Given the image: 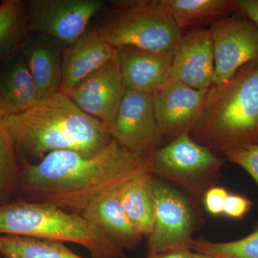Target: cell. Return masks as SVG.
<instances>
[{
    "label": "cell",
    "instance_id": "cell-7",
    "mask_svg": "<svg viewBox=\"0 0 258 258\" xmlns=\"http://www.w3.org/2000/svg\"><path fill=\"white\" fill-rule=\"evenodd\" d=\"M153 228L147 237V256L174 250H191L198 227L195 203L182 191L153 175Z\"/></svg>",
    "mask_w": 258,
    "mask_h": 258
},
{
    "label": "cell",
    "instance_id": "cell-5",
    "mask_svg": "<svg viewBox=\"0 0 258 258\" xmlns=\"http://www.w3.org/2000/svg\"><path fill=\"white\" fill-rule=\"evenodd\" d=\"M113 14L96 30L114 47H133L174 56L181 42V30L161 0H131L117 3Z\"/></svg>",
    "mask_w": 258,
    "mask_h": 258
},
{
    "label": "cell",
    "instance_id": "cell-2",
    "mask_svg": "<svg viewBox=\"0 0 258 258\" xmlns=\"http://www.w3.org/2000/svg\"><path fill=\"white\" fill-rule=\"evenodd\" d=\"M3 126L20 161L36 163L47 154L72 151L91 157L112 141L109 128L60 91L28 111L5 116Z\"/></svg>",
    "mask_w": 258,
    "mask_h": 258
},
{
    "label": "cell",
    "instance_id": "cell-8",
    "mask_svg": "<svg viewBox=\"0 0 258 258\" xmlns=\"http://www.w3.org/2000/svg\"><path fill=\"white\" fill-rule=\"evenodd\" d=\"M214 55L212 86L230 81L246 64L258 60V29L242 15L210 25Z\"/></svg>",
    "mask_w": 258,
    "mask_h": 258
},
{
    "label": "cell",
    "instance_id": "cell-16",
    "mask_svg": "<svg viewBox=\"0 0 258 258\" xmlns=\"http://www.w3.org/2000/svg\"><path fill=\"white\" fill-rule=\"evenodd\" d=\"M120 187L100 195L81 215L123 249H134L144 237L136 230L122 207Z\"/></svg>",
    "mask_w": 258,
    "mask_h": 258
},
{
    "label": "cell",
    "instance_id": "cell-17",
    "mask_svg": "<svg viewBox=\"0 0 258 258\" xmlns=\"http://www.w3.org/2000/svg\"><path fill=\"white\" fill-rule=\"evenodd\" d=\"M179 30H198L237 13V0H161Z\"/></svg>",
    "mask_w": 258,
    "mask_h": 258
},
{
    "label": "cell",
    "instance_id": "cell-9",
    "mask_svg": "<svg viewBox=\"0 0 258 258\" xmlns=\"http://www.w3.org/2000/svg\"><path fill=\"white\" fill-rule=\"evenodd\" d=\"M29 5V30L70 46L86 32L103 3L99 0H32Z\"/></svg>",
    "mask_w": 258,
    "mask_h": 258
},
{
    "label": "cell",
    "instance_id": "cell-24",
    "mask_svg": "<svg viewBox=\"0 0 258 258\" xmlns=\"http://www.w3.org/2000/svg\"><path fill=\"white\" fill-rule=\"evenodd\" d=\"M25 22L21 1L7 0L0 4V49L13 41Z\"/></svg>",
    "mask_w": 258,
    "mask_h": 258
},
{
    "label": "cell",
    "instance_id": "cell-1",
    "mask_svg": "<svg viewBox=\"0 0 258 258\" xmlns=\"http://www.w3.org/2000/svg\"><path fill=\"white\" fill-rule=\"evenodd\" d=\"M155 150L145 154L131 152L112 139L91 157L59 151L38 162L20 161L15 200L48 204L81 215L100 195L151 171Z\"/></svg>",
    "mask_w": 258,
    "mask_h": 258
},
{
    "label": "cell",
    "instance_id": "cell-4",
    "mask_svg": "<svg viewBox=\"0 0 258 258\" xmlns=\"http://www.w3.org/2000/svg\"><path fill=\"white\" fill-rule=\"evenodd\" d=\"M0 234L82 246L91 258H125L124 249L80 214L15 200L0 205Z\"/></svg>",
    "mask_w": 258,
    "mask_h": 258
},
{
    "label": "cell",
    "instance_id": "cell-22",
    "mask_svg": "<svg viewBox=\"0 0 258 258\" xmlns=\"http://www.w3.org/2000/svg\"><path fill=\"white\" fill-rule=\"evenodd\" d=\"M191 251L217 258H258V222L246 237L230 242H216L193 239Z\"/></svg>",
    "mask_w": 258,
    "mask_h": 258
},
{
    "label": "cell",
    "instance_id": "cell-12",
    "mask_svg": "<svg viewBox=\"0 0 258 258\" xmlns=\"http://www.w3.org/2000/svg\"><path fill=\"white\" fill-rule=\"evenodd\" d=\"M208 91L194 89L171 80L153 96L161 135L169 142L195 128L203 111Z\"/></svg>",
    "mask_w": 258,
    "mask_h": 258
},
{
    "label": "cell",
    "instance_id": "cell-11",
    "mask_svg": "<svg viewBox=\"0 0 258 258\" xmlns=\"http://www.w3.org/2000/svg\"><path fill=\"white\" fill-rule=\"evenodd\" d=\"M125 92L116 51L111 60L81 81L68 96L110 131Z\"/></svg>",
    "mask_w": 258,
    "mask_h": 258
},
{
    "label": "cell",
    "instance_id": "cell-18",
    "mask_svg": "<svg viewBox=\"0 0 258 258\" xmlns=\"http://www.w3.org/2000/svg\"><path fill=\"white\" fill-rule=\"evenodd\" d=\"M152 179V171H147L128 180L119 189L120 202L127 217L144 237L150 235L154 224Z\"/></svg>",
    "mask_w": 258,
    "mask_h": 258
},
{
    "label": "cell",
    "instance_id": "cell-21",
    "mask_svg": "<svg viewBox=\"0 0 258 258\" xmlns=\"http://www.w3.org/2000/svg\"><path fill=\"white\" fill-rule=\"evenodd\" d=\"M3 258H86L75 253L64 243L23 236L0 234Z\"/></svg>",
    "mask_w": 258,
    "mask_h": 258
},
{
    "label": "cell",
    "instance_id": "cell-32",
    "mask_svg": "<svg viewBox=\"0 0 258 258\" xmlns=\"http://www.w3.org/2000/svg\"><path fill=\"white\" fill-rule=\"evenodd\" d=\"M0 258H3V257H2L1 256H0Z\"/></svg>",
    "mask_w": 258,
    "mask_h": 258
},
{
    "label": "cell",
    "instance_id": "cell-13",
    "mask_svg": "<svg viewBox=\"0 0 258 258\" xmlns=\"http://www.w3.org/2000/svg\"><path fill=\"white\" fill-rule=\"evenodd\" d=\"M214 55L209 29L182 35L171 62V80L194 89L208 91L212 86Z\"/></svg>",
    "mask_w": 258,
    "mask_h": 258
},
{
    "label": "cell",
    "instance_id": "cell-20",
    "mask_svg": "<svg viewBox=\"0 0 258 258\" xmlns=\"http://www.w3.org/2000/svg\"><path fill=\"white\" fill-rule=\"evenodd\" d=\"M38 101L26 61L18 60L0 78V111L5 117L18 115Z\"/></svg>",
    "mask_w": 258,
    "mask_h": 258
},
{
    "label": "cell",
    "instance_id": "cell-14",
    "mask_svg": "<svg viewBox=\"0 0 258 258\" xmlns=\"http://www.w3.org/2000/svg\"><path fill=\"white\" fill-rule=\"evenodd\" d=\"M116 55V49L96 30L86 32L64 51L60 91L68 96L81 81L101 69Z\"/></svg>",
    "mask_w": 258,
    "mask_h": 258
},
{
    "label": "cell",
    "instance_id": "cell-19",
    "mask_svg": "<svg viewBox=\"0 0 258 258\" xmlns=\"http://www.w3.org/2000/svg\"><path fill=\"white\" fill-rule=\"evenodd\" d=\"M26 63L39 101L60 91L62 60L57 45L43 40L32 44L27 50Z\"/></svg>",
    "mask_w": 258,
    "mask_h": 258
},
{
    "label": "cell",
    "instance_id": "cell-15",
    "mask_svg": "<svg viewBox=\"0 0 258 258\" xmlns=\"http://www.w3.org/2000/svg\"><path fill=\"white\" fill-rule=\"evenodd\" d=\"M115 49L126 91L154 94L171 81L172 56L133 47Z\"/></svg>",
    "mask_w": 258,
    "mask_h": 258
},
{
    "label": "cell",
    "instance_id": "cell-31",
    "mask_svg": "<svg viewBox=\"0 0 258 258\" xmlns=\"http://www.w3.org/2000/svg\"><path fill=\"white\" fill-rule=\"evenodd\" d=\"M5 115L3 114L1 111H0V128L3 127V120H4Z\"/></svg>",
    "mask_w": 258,
    "mask_h": 258
},
{
    "label": "cell",
    "instance_id": "cell-3",
    "mask_svg": "<svg viewBox=\"0 0 258 258\" xmlns=\"http://www.w3.org/2000/svg\"><path fill=\"white\" fill-rule=\"evenodd\" d=\"M190 135L222 157L232 148L258 144V60L224 84L211 86Z\"/></svg>",
    "mask_w": 258,
    "mask_h": 258
},
{
    "label": "cell",
    "instance_id": "cell-27",
    "mask_svg": "<svg viewBox=\"0 0 258 258\" xmlns=\"http://www.w3.org/2000/svg\"><path fill=\"white\" fill-rule=\"evenodd\" d=\"M229 192L225 187L214 186L204 195L203 203L205 210L212 216L223 215L224 206Z\"/></svg>",
    "mask_w": 258,
    "mask_h": 258
},
{
    "label": "cell",
    "instance_id": "cell-28",
    "mask_svg": "<svg viewBox=\"0 0 258 258\" xmlns=\"http://www.w3.org/2000/svg\"><path fill=\"white\" fill-rule=\"evenodd\" d=\"M237 11L258 29V0H237Z\"/></svg>",
    "mask_w": 258,
    "mask_h": 258
},
{
    "label": "cell",
    "instance_id": "cell-30",
    "mask_svg": "<svg viewBox=\"0 0 258 258\" xmlns=\"http://www.w3.org/2000/svg\"><path fill=\"white\" fill-rule=\"evenodd\" d=\"M191 258H217L213 257V256L208 255L203 253H199V252H191Z\"/></svg>",
    "mask_w": 258,
    "mask_h": 258
},
{
    "label": "cell",
    "instance_id": "cell-23",
    "mask_svg": "<svg viewBox=\"0 0 258 258\" xmlns=\"http://www.w3.org/2000/svg\"><path fill=\"white\" fill-rule=\"evenodd\" d=\"M20 172L18 154L3 126L0 128V205L16 199Z\"/></svg>",
    "mask_w": 258,
    "mask_h": 258
},
{
    "label": "cell",
    "instance_id": "cell-10",
    "mask_svg": "<svg viewBox=\"0 0 258 258\" xmlns=\"http://www.w3.org/2000/svg\"><path fill=\"white\" fill-rule=\"evenodd\" d=\"M153 94L126 91L111 129L112 139L129 152L145 154L161 147Z\"/></svg>",
    "mask_w": 258,
    "mask_h": 258
},
{
    "label": "cell",
    "instance_id": "cell-29",
    "mask_svg": "<svg viewBox=\"0 0 258 258\" xmlns=\"http://www.w3.org/2000/svg\"><path fill=\"white\" fill-rule=\"evenodd\" d=\"M191 250H174L155 255L147 256V258H191Z\"/></svg>",
    "mask_w": 258,
    "mask_h": 258
},
{
    "label": "cell",
    "instance_id": "cell-6",
    "mask_svg": "<svg viewBox=\"0 0 258 258\" xmlns=\"http://www.w3.org/2000/svg\"><path fill=\"white\" fill-rule=\"evenodd\" d=\"M225 162V158L184 132L154 151L151 171L194 203H203L207 190L216 186Z\"/></svg>",
    "mask_w": 258,
    "mask_h": 258
},
{
    "label": "cell",
    "instance_id": "cell-26",
    "mask_svg": "<svg viewBox=\"0 0 258 258\" xmlns=\"http://www.w3.org/2000/svg\"><path fill=\"white\" fill-rule=\"evenodd\" d=\"M248 198L241 194H229L224 206L223 215L233 220H242L252 209Z\"/></svg>",
    "mask_w": 258,
    "mask_h": 258
},
{
    "label": "cell",
    "instance_id": "cell-25",
    "mask_svg": "<svg viewBox=\"0 0 258 258\" xmlns=\"http://www.w3.org/2000/svg\"><path fill=\"white\" fill-rule=\"evenodd\" d=\"M225 160L240 166L252 178L258 188V144H245L226 151Z\"/></svg>",
    "mask_w": 258,
    "mask_h": 258
}]
</instances>
